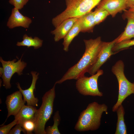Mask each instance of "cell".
Wrapping results in <instances>:
<instances>
[{
    "mask_svg": "<svg viewBox=\"0 0 134 134\" xmlns=\"http://www.w3.org/2000/svg\"><path fill=\"white\" fill-rule=\"evenodd\" d=\"M84 41L85 49L82 57L76 64L68 69L60 79L56 82V84H61L67 80H77L84 75L95 62L103 41L101 37L84 39Z\"/></svg>",
    "mask_w": 134,
    "mask_h": 134,
    "instance_id": "cell-1",
    "label": "cell"
},
{
    "mask_svg": "<svg viewBox=\"0 0 134 134\" xmlns=\"http://www.w3.org/2000/svg\"><path fill=\"white\" fill-rule=\"evenodd\" d=\"M107 110L108 106L104 103L100 104L95 101L89 103L80 113L74 129L79 132L98 130L103 113H107Z\"/></svg>",
    "mask_w": 134,
    "mask_h": 134,
    "instance_id": "cell-2",
    "label": "cell"
},
{
    "mask_svg": "<svg viewBox=\"0 0 134 134\" xmlns=\"http://www.w3.org/2000/svg\"><path fill=\"white\" fill-rule=\"evenodd\" d=\"M102 0H65L66 8L53 18L52 22L55 28L67 19L80 17L98 5Z\"/></svg>",
    "mask_w": 134,
    "mask_h": 134,
    "instance_id": "cell-3",
    "label": "cell"
},
{
    "mask_svg": "<svg viewBox=\"0 0 134 134\" xmlns=\"http://www.w3.org/2000/svg\"><path fill=\"white\" fill-rule=\"evenodd\" d=\"M55 84L53 87L46 92L42 98V103L37 109L34 121L35 128L34 132L36 134H46L45 126L53 113V104L56 96Z\"/></svg>",
    "mask_w": 134,
    "mask_h": 134,
    "instance_id": "cell-4",
    "label": "cell"
},
{
    "mask_svg": "<svg viewBox=\"0 0 134 134\" xmlns=\"http://www.w3.org/2000/svg\"><path fill=\"white\" fill-rule=\"evenodd\" d=\"M124 65L123 62L120 60L112 67L111 71L115 76L118 82V100L112 108L113 112L116 111L118 107L129 96L134 94V82H130L124 74Z\"/></svg>",
    "mask_w": 134,
    "mask_h": 134,
    "instance_id": "cell-5",
    "label": "cell"
},
{
    "mask_svg": "<svg viewBox=\"0 0 134 134\" xmlns=\"http://www.w3.org/2000/svg\"><path fill=\"white\" fill-rule=\"evenodd\" d=\"M103 73L102 70L100 69L94 74L88 77L84 75L77 80L76 82V89L81 95L85 96L101 97L103 93L99 90L98 80Z\"/></svg>",
    "mask_w": 134,
    "mask_h": 134,
    "instance_id": "cell-6",
    "label": "cell"
},
{
    "mask_svg": "<svg viewBox=\"0 0 134 134\" xmlns=\"http://www.w3.org/2000/svg\"><path fill=\"white\" fill-rule=\"evenodd\" d=\"M22 57L16 62V59L12 61H6L1 57L0 58V61L2 66V67H0V76L2 79L3 85L6 89L11 87L10 80L13 75L16 73L19 75H21L27 66L26 63L21 61Z\"/></svg>",
    "mask_w": 134,
    "mask_h": 134,
    "instance_id": "cell-7",
    "label": "cell"
},
{
    "mask_svg": "<svg viewBox=\"0 0 134 134\" xmlns=\"http://www.w3.org/2000/svg\"><path fill=\"white\" fill-rule=\"evenodd\" d=\"M118 39V37L110 42L102 41L96 60L89 69L87 72L91 75L95 74L112 55L116 53L112 51V49L116 43Z\"/></svg>",
    "mask_w": 134,
    "mask_h": 134,
    "instance_id": "cell-8",
    "label": "cell"
},
{
    "mask_svg": "<svg viewBox=\"0 0 134 134\" xmlns=\"http://www.w3.org/2000/svg\"><path fill=\"white\" fill-rule=\"evenodd\" d=\"M22 96L19 90L7 97L5 101L8 112L7 119L11 115L16 116L25 105V102L22 99Z\"/></svg>",
    "mask_w": 134,
    "mask_h": 134,
    "instance_id": "cell-9",
    "label": "cell"
},
{
    "mask_svg": "<svg viewBox=\"0 0 134 134\" xmlns=\"http://www.w3.org/2000/svg\"><path fill=\"white\" fill-rule=\"evenodd\" d=\"M31 73L32 76V80L30 87L28 89L23 90L21 87L20 84L16 83L17 87L22 93L24 101L27 103V105L34 106H37L38 100L35 97L34 95V91L35 89V84L39 75L38 73L35 71H31Z\"/></svg>",
    "mask_w": 134,
    "mask_h": 134,
    "instance_id": "cell-10",
    "label": "cell"
},
{
    "mask_svg": "<svg viewBox=\"0 0 134 134\" xmlns=\"http://www.w3.org/2000/svg\"><path fill=\"white\" fill-rule=\"evenodd\" d=\"M19 10L14 7L7 23L6 25L10 29L16 27H22L28 28L32 22L31 19L22 15Z\"/></svg>",
    "mask_w": 134,
    "mask_h": 134,
    "instance_id": "cell-11",
    "label": "cell"
},
{
    "mask_svg": "<svg viewBox=\"0 0 134 134\" xmlns=\"http://www.w3.org/2000/svg\"><path fill=\"white\" fill-rule=\"evenodd\" d=\"M97 7L106 10L112 17L128 8L126 0H102Z\"/></svg>",
    "mask_w": 134,
    "mask_h": 134,
    "instance_id": "cell-12",
    "label": "cell"
},
{
    "mask_svg": "<svg viewBox=\"0 0 134 134\" xmlns=\"http://www.w3.org/2000/svg\"><path fill=\"white\" fill-rule=\"evenodd\" d=\"M79 18H72L66 19L55 28L54 30L51 31V33L54 35V41L58 42L63 39Z\"/></svg>",
    "mask_w": 134,
    "mask_h": 134,
    "instance_id": "cell-13",
    "label": "cell"
},
{
    "mask_svg": "<svg viewBox=\"0 0 134 134\" xmlns=\"http://www.w3.org/2000/svg\"><path fill=\"white\" fill-rule=\"evenodd\" d=\"M37 109L35 106L24 105L18 114L14 116L17 121V124L22 125L25 121L28 120L34 121Z\"/></svg>",
    "mask_w": 134,
    "mask_h": 134,
    "instance_id": "cell-14",
    "label": "cell"
},
{
    "mask_svg": "<svg viewBox=\"0 0 134 134\" xmlns=\"http://www.w3.org/2000/svg\"><path fill=\"white\" fill-rule=\"evenodd\" d=\"M124 17L127 19L126 26L123 32L118 37L116 43L134 38V17L124 10Z\"/></svg>",
    "mask_w": 134,
    "mask_h": 134,
    "instance_id": "cell-15",
    "label": "cell"
},
{
    "mask_svg": "<svg viewBox=\"0 0 134 134\" xmlns=\"http://www.w3.org/2000/svg\"><path fill=\"white\" fill-rule=\"evenodd\" d=\"M81 32H92L96 25L93 11L88 12L79 18Z\"/></svg>",
    "mask_w": 134,
    "mask_h": 134,
    "instance_id": "cell-16",
    "label": "cell"
},
{
    "mask_svg": "<svg viewBox=\"0 0 134 134\" xmlns=\"http://www.w3.org/2000/svg\"><path fill=\"white\" fill-rule=\"evenodd\" d=\"M79 18L63 38L64 41L63 43L64 46L63 50L65 52H67L68 51L69 45L72 41L81 32Z\"/></svg>",
    "mask_w": 134,
    "mask_h": 134,
    "instance_id": "cell-17",
    "label": "cell"
},
{
    "mask_svg": "<svg viewBox=\"0 0 134 134\" xmlns=\"http://www.w3.org/2000/svg\"><path fill=\"white\" fill-rule=\"evenodd\" d=\"M116 111L117 116V120L115 134H127V129L124 119L125 111L122 104L118 107Z\"/></svg>",
    "mask_w": 134,
    "mask_h": 134,
    "instance_id": "cell-18",
    "label": "cell"
},
{
    "mask_svg": "<svg viewBox=\"0 0 134 134\" xmlns=\"http://www.w3.org/2000/svg\"><path fill=\"white\" fill-rule=\"evenodd\" d=\"M23 39L22 41L17 42V46H26L28 48L32 46L34 49H37L41 47L43 44V40L35 36L33 38L26 34L23 35Z\"/></svg>",
    "mask_w": 134,
    "mask_h": 134,
    "instance_id": "cell-19",
    "label": "cell"
},
{
    "mask_svg": "<svg viewBox=\"0 0 134 134\" xmlns=\"http://www.w3.org/2000/svg\"><path fill=\"white\" fill-rule=\"evenodd\" d=\"M54 124L52 126H49L45 129L46 134H60L58 128L61 121L59 111H56L53 117Z\"/></svg>",
    "mask_w": 134,
    "mask_h": 134,
    "instance_id": "cell-20",
    "label": "cell"
},
{
    "mask_svg": "<svg viewBox=\"0 0 134 134\" xmlns=\"http://www.w3.org/2000/svg\"><path fill=\"white\" fill-rule=\"evenodd\" d=\"M93 12L96 25L102 22L110 15L106 10L100 7H97Z\"/></svg>",
    "mask_w": 134,
    "mask_h": 134,
    "instance_id": "cell-21",
    "label": "cell"
},
{
    "mask_svg": "<svg viewBox=\"0 0 134 134\" xmlns=\"http://www.w3.org/2000/svg\"><path fill=\"white\" fill-rule=\"evenodd\" d=\"M134 46V39L124 40L116 43L112 49V51L117 53L123 49Z\"/></svg>",
    "mask_w": 134,
    "mask_h": 134,
    "instance_id": "cell-22",
    "label": "cell"
},
{
    "mask_svg": "<svg viewBox=\"0 0 134 134\" xmlns=\"http://www.w3.org/2000/svg\"><path fill=\"white\" fill-rule=\"evenodd\" d=\"M28 134H32L35 128V124L33 120H28L25 122L22 125Z\"/></svg>",
    "mask_w": 134,
    "mask_h": 134,
    "instance_id": "cell-23",
    "label": "cell"
},
{
    "mask_svg": "<svg viewBox=\"0 0 134 134\" xmlns=\"http://www.w3.org/2000/svg\"><path fill=\"white\" fill-rule=\"evenodd\" d=\"M29 1V0H9V2L13 5L14 8L19 10L23 8Z\"/></svg>",
    "mask_w": 134,
    "mask_h": 134,
    "instance_id": "cell-24",
    "label": "cell"
},
{
    "mask_svg": "<svg viewBox=\"0 0 134 134\" xmlns=\"http://www.w3.org/2000/svg\"><path fill=\"white\" fill-rule=\"evenodd\" d=\"M17 120L15 119L11 122L6 125H2L0 128V134H8L11 128L17 124Z\"/></svg>",
    "mask_w": 134,
    "mask_h": 134,
    "instance_id": "cell-25",
    "label": "cell"
},
{
    "mask_svg": "<svg viewBox=\"0 0 134 134\" xmlns=\"http://www.w3.org/2000/svg\"><path fill=\"white\" fill-rule=\"evenodd\" d=\"M21 132L24 134H27L26 131L21 125L19 124H17L10 130L8 134H20Z\"/></svg>",
    "mask_w": 134,
    "mask_h": 134,
    "instance_id": "cell-26",
    "label": "cell"
},
{
    "mask_svg": "<svg viewBox=\"0 0 134 134\" xmlns=\"http://www.w3.org/2000/svg\"><path fill=\"white\" fill-rule=\"evenodd\" d=\"M128 8L134 6V0H126Z\"/></svg>",
    "mask_w": 134,
    "mask_h": 134,
    "instance_id": "cell-27",
    "label": "cell"
},
{
    "mask_svg": "<svg viewBox=\"0 0 134 134\" xmlns=\"http://www.w3.org/2000/svg\"><path fill=\"white\" fill-rule=\"evenodd\" d=\"M127 11L130 13L134 16V6L129 8V9Z\"/></svg>",
    "mask_w": 134,
    "mask_h": 134,
    "instance_id": "cell-28",
    "label": "cell"
},
{
    "mask_svg": "<svg viewBox=\"0 0 134 134\" xmlns=\"http://www.w3.org/2000/svg\"><path fill=\"white\" fill-rule=\"evenodd\" d=\"M126 11H127V12L129 14H130L131 15H132V16H133L134 17V16L132 15V14H131L130 13H129L128 12V11H127V10H126Z\"/></svg>",
    "mask_w": 134,
    "mask_h": 134,
    "instance_id": "cell-29",
    "label": "cell"
}]
</instances>
